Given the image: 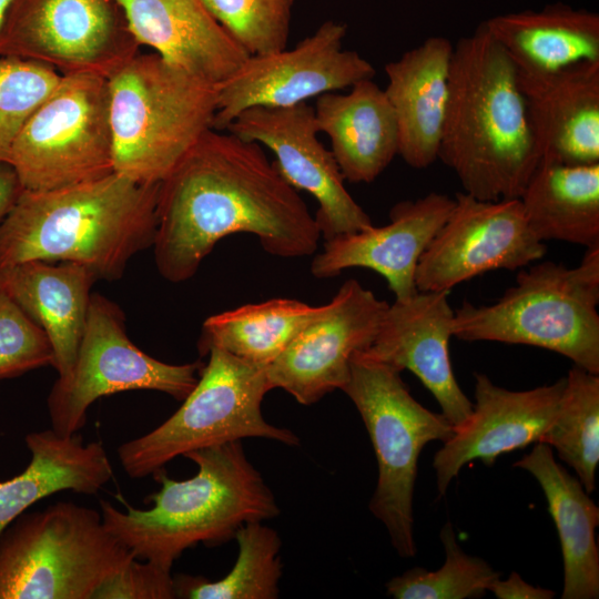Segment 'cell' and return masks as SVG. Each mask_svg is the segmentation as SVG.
<instances>
[{
  "label": "cell",
  "instance_id": "1",
  "mask_svg": "<svg viewBox=\"0 0 599 599\" xmlns=\"http://www.w3.org/2000/svg\"><path fill=\"white\" fill-rule=\"evenodd\" d=\"M154 262L171 283L190 280L222 238L255 235L270 255H313L321 232L263 146L207 130L160 183Z\"/></svg>",
  "mask_w": 599,
  "mask_h": 599
},
{
  "label": "cell",
  "instance_id": "2",
  "mask_svg": "<svg viewBox=\"0 0 599 599\" xmlns=\"http://www.w3.org/2000/svg\"><path fill=\"white\" fill-rule=\"evenodd\" d=\"M438 159L486 201L519 199L541 161L517 69L485 22L454 45Z\"/></svg>",
  "mask_w": 599,
  "mask_h": 599
},
{
  "label": "cell",
  "instance_id": "3",
  "mask_svg": "<svg viewBox=\"0 0 599 599\" xmlns=\"http://www.w3.org/2000/svg\"><path fill=\"white\" fill-rule=\"evenodd\" d=\"M159 187L112 172L52 190H23L0 224V265L72 262L99 280H119L136 253L153 246Z\"/></svg>",
  "mask_w": 599,
  "mask_h": 599
},
{
  "label": "cell",
  "instance_id": "4",
  "mask_svg": "<svg viewBox=\"0 0 599 599\" xmlns=\"http://www.w3.org/2000/svg\"><path fill=\"white\" fill-rule=\"evenodd\" d=\"M184 457L197 466L185 480L170 478L163 468L152 476L161 488L146 496L149 509L124 502L121 511L100 500L104 527L138 560L172 568L189 548L212 547L234 539L244 524L276 517L280 508L262 475L248 460L241 440L206 447Z\"/></svg>",
  "mask_w": 599,
  "mask_h": 599
},
{
  "label": "cell",
  "instance_id": "5",
  "mask_svg": "<svg viewBox=\"0 0 599 599\" xmlns=\"http://www.w3.org/2000/svg\"><path fill=\"white\" fill-rule=\"evenodd\" d=\"M598 304L596 245L576 267L546 261L520 271L516 284L494 304L464 302L454 311L453 336L546 348L599 374Z\"/></svg>",
  "mask_w": 599,
  "mask_h": 599
},
{
  "label": "cell",
  "instance_id": "6",
  "mask_svg": "<svg viewBox=\"0 0 599 599\" xmlns=\"http://www.w3.org/2000/svg\"><path fill=\"white\" fill-rule=\"evenodd\" d=\"M113 172L161 183L210 129L217 85L164 61L130 60L108 80Z\"/></svg>",
  "mask_w": 599,
  "mask_h": 599
},
{
  "label": "cell",
  "instance_id": "7",
  "mask_svg": "<svg viewBox=\"0 0 599 599\" xmlns=\"http://www.w3.org/2000/svg\"><path fill=\"white\" fill-rule=\"evenodd\" d=\"M133 559L98 510L57 501L1 531L0 599H92Z\"/></svg>",
  "mask_w": 599,
  "mask_h": 599
},
{
  "label": "cell",
  "instance_id": "8",
  "mask_svg": "<svg viewBox=\"0 0 599 599\" xmlns=\"http://www.w3.org/2000/svg\"><path fill=\"white\" fill-rule=\"evenodd\" d=\"M400 373L357 352L342 390L358 410L377 460L369 510L386 527L398 556L406 559L417 551L413 497L420 451L433 440H448L454 427L441 413L427 409L412 396Z\"/></svg>",
  "mask_w": 599,
  "mask_h": 599
},
{
  "label": "cell",
  "instance_id": "9",
  "mask_svg": "<svg viewBox=\"0 0 599 599\" xmlns=\"http://www.w3.org/2000/svg\"><path fill=\"white\" fill-rule=\"evenodd\" d=\"M207 355L182 406L150 433L118 447L131 478L152 475L179 456L248 437L300 445L295 433L267 423L262 414V402L271 390L266 367L219 348Z\"/></svg>",
  "mask_w": 599,
  "mask_h": 599
},
{
  "label": "cell",
  "instance_id": "10",
  "mask_svg": "<svg viewBox=\"0 0 599 599\" xmlns=\"http://www.w3.org/2000/svg\"><path fill=\"white\" fill-rule=\"evenodd\" d=\"M8 164L30 191L112 173L108 80L90 70L61 77L21 129Z\"/></svg>",
  "mask_w": 599,
  "mask_h": 599
},
{
  "label": "cell",
  "instance_id": "11",
  "mask_svg": "<svg viewBox=\"0 0 599 599\" xmlns=\"http://www.w3.org/2000/svg\"><path fill=\"white\" fill-rule=\"evenodd\" d=\"M202 366L169 364L144 353L129 338L122 309L92 293L74 365L57 378L47 398L51 428L64 436L77 434L87 424L91 404L115 393L156 390L183 400Z\"/></svg>",
  "mask_w": 599,
  "mask_h": 599
},
{
  "label": "cell",
  "instance_id": "12",
  "mask_svg": "<svg viewBox=\"0 0 599 599\" xmlns=\"http://www.w3.org/2000/svg\"><path fill=\"white\" fill-rule=\"evenodd\" d=\"M345 23L324 21L294 48L251 54L217 85L213 129L225 128L253 106L287 108L373 79L375 69L354 50L343 49Z\"/></svg>",
  "mask_w": 599,
  "mask_h": 599
},
{
  "label": "cell",
  "instance_id": "13",
  "mask_svg": "<svg viewBox=\"0 0 599 599\" xmlns=\"http://www.w3.org/2000/svg\"><path fill=\"white\" fill-rule=\"evenodd\" d=\"M419 258L418 292H449L494 270L515 271L541 260L545 242L530 231L519 199L479 200L465 192Z\"/></svg>",
  "mask_w": 599,
  "mask_h": 599
},
{
  "label": "cell",
  "instance_id": "14",
  "mask_svg": "<svg viewBox=\"0 0 599 599\" xmlns=\"http://www.w3.org/2000/svg\"><path fill=\"white\" fill-rule=\"evenodd\" d=\"M388 305L357 280L344 282L323 312L266 367L271 389L282 388L305 406L342 390L353 356L374 342Z\"/></svg>",
  "mask_w": 599,
  "mask_h": 599
},
{
  "label": "cell",
  "instance_id": "15",
  "mask_svg": "<svg viewBox=\"0 0 599 599\" xmlns=\"http://www.w3.org/2000/svg\"><path fill=\"white\" fill-rule=\"evenodd\" d=\"M224 131L257 142L274 153L273 162L283 179L317 201L314 219L326 241L373 225L346 190L333 153L317 138L314 109L307 102L246 109Z\"/></svg>",
  "mask_w": 599,
  "mask_h": 599
},
{
  "label": "cell",
  "instance_id": "16",
  "mask_svg": "<svg viewBox=\"0 0 599 599\" xmlns=\"http://www.w3.org/2000/svg\"><path fill=\"white\" fill-rule=\"evenodd\" d=\"M475 379L471 414L454 427L433 459L439 497L469 461L480 459L490 466L502 454L539 443L558 412L566 384L560 378L551 385L510 390L485 374L476 373Z\"/></svg>",
  "mask_w": 599,
  "mask_h": 599
},
{
  "label": "cell",
  "instance_id": "17",
  "mask_svg": "<svg viewBox=\"0 0 599 599\" xmlns=\"http://www.w3.org/2000/svg\"><path fill=\"white\" fill-rule=\"evenodd\" d=\"M454 205L455 199L437 192L398 202L389 211L388 224L325 241L311 272L317 278H328L351 267L369 268L386 280L395 300L409 298L418 292L415 274L419 258Z\"/></svg>",
  "mask_w": 599,
  "mask_h": 599
},
{
  "label": "cell",
  "instance_id": "18",
  "mask_svg": "<svg viewBox=\"0 0 599 599\" xmlns=\"http://www.w3.org/2000/svg\"><path fill=\"white\" fill-rule=\"evenodd\" d=\"M449 292H417L388 305L379 331L362 353L403 372L408 369L433 394L441 414L457 427L474 403L459 387L451 367L448 343L454 311Z\"/></svg>",
  "mask_w": 599,
  "mask_h": 599
},
{
  "label": "cell",
  "instance_id": "19",
  "mask_svg": "<svg viewBox=\"0 0 599 599\" xmlns=\"http://www.w3.org/2000/svg\"><path fill=\"white\" fill-rule=\"evenodd\" d=\"M517 77L541 160L599 163V60Z\"/></svg>",
  "mask_w": 599,
  "mask_h": 599
},
{
  "label": "cell",
  "instance_id": "20",
  "mask_svg": "<svg viewBox=\"0 0 599 599\" xmlns=\"http://www.w3.org/2000/svg\"><path fill=\"white\" fill-rule=\"evenodd\" d=\"M128 31L167 63L219 85L251 55L202 0H113Z\"/></svg>",
  "mask_w": 599,
  "mask_h": 599
},
{
  "label": "cell",
  "instance_id": "21",
  "mask_svg": "<svg viewBox=\"0 0 599 599\" xmlns=\"http://www.w3.org/2000/svg\"><path fill=\"white\" fill-rule=\"evenodd\" d=\"M454 44L430 37L385 65L384 89L398 128V155L414 169L438 159Z\"/></svg>",
  "mask_w": 599,
  "mask_h": 599
},
{
  "label": "cell",
  "instance_id": "22",
  "mask_svg": "<svg viewBox=\"0 0 599 599\" xmlns=\"http://www.w3.org/2000/svg\"><path fill=\"white\" fill-rule=\"evenodd\" d=\"M95 272L72 262L27 261L0 265V294L9 297L48 336L58 377L75 362Z\"/></svg>",
  "mask_w": 599,
  "mask_h": 599
},
{
  "label": "cell",
  "instance_id": "23",
  "mask_svg": "<svg viewBox=\"0 0 599 599\" xmlns=\"http://www.w3.org/2000/svg\"><path fill=\"white\" fill-rule=\"evenodd\" d=\"M313 109L317 130L329 138L344 180L370 183L398 155L396 116L373 79L355 83L348 93L321 94Z\"/></svg>",
  "mask_w": 599,
  "mask_h": 599
},
{
  "label": "cell",
  "instance_id": "24",
  "mask_svg": "<svg viewBox=\"0 0 599 599\" xmlns=\"http://www.w3.org/2000/svg\"><path fill=\"white\" fill-rule=\"evenodd\" d=\"M113 0H12L0 34V55L39 52L88 62L115 29Z\"/></svg>",
  "mask_w": 599,
  "mask_h": 599
},
{
  "label": "cell",
  "instance_id": "25",
  "mask_svg": "<svg viewBox=\"0 0 599 599\" xmlns=\"http://www.w3.org/2000/svg\"><path fill=\"white\" fill-rule=\"evenodd\" d=\"M531 474L540 485L556 525L562 559L561 599L599 597V550L596 528L599 508L580 480L555 459L552 448L536 443L532 450L514 464Z\"/></svg>",
  "mask_w": 599,
  "mask_h": 599
},
{
  "label": "cell",
  "instance_id": "26",
  "mask_svg": "<svg viewBox=\"0 0 599 599\" xmlns=\"http://www.w3.org/2000/svg\"><path fill=\"white\" fill-rule=\"evenodd\" d=\"M31 454L19 475L0 480V534L37 501L62 490L95 495L113 478L103 445L83 444L78 433L64 436L52 428L26 436Z\"/></svg>",
  "mask_w": 599,
  "mask_h": 599
},
{
  "label": "cell",
  "instance_id": "27",
  "mask_svg": "<svg viewBox=\"0 0 599 599\" xmlns=\"http://www.w3.org/2000/svg\"><path fill=\"white\" fill-rule=\"evenodd\" d=\"M518 71L549 72L599 60V14L555 3L484 21Z\"/></svg>",
  "mask_w": 599,
  "mask_h": 599
},
{
  "label": "cell",
  "instance_id": "28",
  "mask_svg": "<svg viewBox=\"0 0 599 599\" xmlns=\"http://www.w3.org/2000/svg\"><path fill=\"white\" fill-rule=\"evenodd\" d=\"M519 200L530 231L541 242L599 245V163L541 160Z\"/></svg>",
  "mask_w": 599,
  "mask_h": 599
},
{
  "label": "cell",
  "instance_id": "29",
  "mask_svg": "<svg viewBox=\"0 0 599 599\" xmlns=\"http://www.w3.org/2000/svg\"><path fill=\"white\" fill-rule=\"evenodd\" d=\"M324 309L292 298H272L209 316L202 324L197 348H212L267 367L293 338Z\"/></svg>",
  "mask_w": 599,
  "mask_h": 599
},
{
  "label": "cell",
  "instance_id": "30",
  "mask_svg": "<svg viewBox=\"0 0 599 599\" xmlns=\"http://www.w3.org/2000/svg\"><path fill=\"white\" fill-rule=\"evenodd\" d=\"M238 555L231 571L222 579L176 575L173 577L175 598L186 599H275L283 565L282 540L276 530L251 521L235 532Z\"/></svg>",
  "mask_w": 599,
  "mask_h": 599
},
{
  "label": "cell",
  "instance_id": "31",
  "mask_svg": "<svg viewBox=\"0 0 599 599\" xmlns=\"http://www.w3.org/2000/svg\"><path fill=\"white\" fill-rule=\"evenodd\" d=\"M565 378L558 412L539 443L554 448L591 494L599 464V376L575 365Z\"/></svg>",
  "mask_w": 599,
  "mask_h": 599
},
{
  "label": "cell",
  "instance_id": "32",
  "mask_svg": "<svg viewBox=\"0 0 599 599\" xmlns=\"http://www.w3.org/2000/svg\"><path fill=\"white\" fill-rule=\"evenodd\" d=\"M445 562L435 571L414 567L386 585L395 599H466L481 598L489 585L500 576L484 559L466 554L456 540L453 524L440 530Z\"/></svg>",
  "mask_w": 599,
  "mask_h": 599
},
{
  "label": "cell",
  "instance_id": "33",
  "mask_svg": "<svg viewBox=\"0 0 599 599\" xmlns=\"http://www.w3.org/2000/svg\"><path fill=\"white\" fill-rule=\"evenodd\" d=\"M60 79L52 69L34 60L0 57V163H8L21 129Z\"/></svg>",
  "mask_w": 599,
  "mask_h": 599
},
{
  "label": "cell",
  "instance_id": "34",
  "mask_svg": "<svg viewBox=\"0 0 599 599\" xmlns=\"http://www.w3.org/2000/svg\"><path fill=\"white\" fill-rule=\"evenodd\" d=\"M202 1L250 54L286 49L295 0Z\"/></svg>",
  "mask_w": 599,
  "mask_h": 599
},
{
  "label": "cell",
  "instance_id": "35",
  "mask_svg": "<svg viewBox=\"0 0 599 599\" xmlns=\"http://www.w3.org/2000/svg\"><path fill=\"white\" fill-rule=\"evenodd\" d=\"M53 364V349L43 329L0 294V379Z\"/></svg>",
  "mask_w": 599,
  "mask_h": 599
},
{
  "label": "cell",
  "instance_id": "36",
  "mask_svg": "<svg viewBox=\"0 0 599 599\" xmlns=\"http://www.w3.org/2000/svg\"><path fill=\"white\" fill-rule=\"evenodd\" d=\"M175 598L171 568L154 561L133 559L106 579L92 599H172Z\"/></svg>",
  "mask_w": 599,
  "mask_h": 599
},
{
  "label": "cell",
  "instance_id": "37",
  "mask_svg": "<svg viewBox=\"0 0 599 599\" xmlns=\"http://www.w3.org/2000/svg\"><path fill=\"white\" fill-rule=\"evenodd\" d=\"M498 599H551L555 591L526 582L512 571L506 580L496 578L488 587Z\"/></svg>",
  "mask_w": 599,
  "mask_h": 599
},
{
  "label": "cell",
  "instance_id": "38",
  "mask_svg": "<svg viewBox=\"0 0 599 599\" xmlns=\"http://www.w3.org/2000/svg\"><path fill=\"white\" fill-rule=\"evenodd\" d=\"M23 186L8 163H0V224L20 197Z\"/></svg>",
  "mask_w": 599,
  "mask_h": 599
},
{
  "label": "cell",
  "instance_id": "39",
  "mask_svg": "<svg viewBox=\"0 0 599 599\" xmlns=\"http://www.w3.org/2000/svg\"><path fill=\"white\" fill-rule=\"evenodd\" d=\"M12 0H0V34Z\"/></svg>",
  "mask_w": 599,
  "mask_h": 599
}]
</instances>
